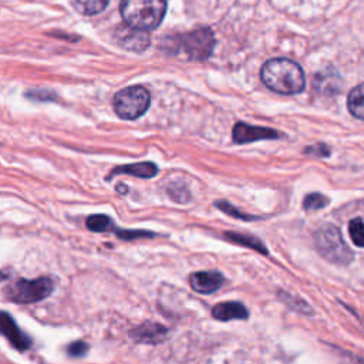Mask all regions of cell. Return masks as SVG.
<instances>
[{
    "label": "cell",
    "mask_w": 364,
    "mask_h": 364,
    "mask_svg": "<svg viewBox=\"0 0 364 364\" xmlns=\"http://www.w3.org/2000/svg\"><path fill=\"white\" fill-rule=\"evenodd\" d=\"M71 3L78 13L84 16H92L102 11L108 6L109 0H71Z\"/></svg>",
    "instance_id": "2e32d148"
},
{
    "label": "cell",
    "mask_w": 364,
    "mask_h": 364,
    "mask_svg": "<svg viewBox=\"0 0 364 364\" xmlns=\"http://www.w3.org/2000/svg\"><path fill=\"white\" fill-rule=\"evenodd\" d=\"M317 252L331 263L346 266L353 260V252L344 242L341 232L334 225H324L314 233Z\"/></svg>",
    "instance_id": "3957f363"
},
{
    "label": "cell",
    "mask_w": 364,
    "mask_h": 364,
    "mask_svg": "<svg viewBox=\"0 0 364 364\" xmlns=\"http://www.w3.org/2000/svg\"><path fill=\"white\" fill-rule=\"evenodd\" d=\"M172 43L173 48L186 55V58L202 61L212 54L215 47V36L210 28L200 27L175 37Z\"/></svg>",
    "instance_id": "5b68a950"
},
{
    "label": "cell",
    "mask_w": 364,
    "mask_h": 364,
    "mask_svg": "<svg viewBox=\"0 0 364 364\" xmlns=\"http://www.w3.org/2000/svg\"><path fill=\"white\" fill-rule=\"evenodd\" d=\"M114 233L125 240H131V239H138V237H152L155 236V233L148 232V230H124V229H114Z\"/></svg>",
    "instance_id": "44dd1931"
},
{
    "label": "cell",
    "mask_w": 364,
    "mask_h": 364,
    "mask_svg": "<svg viewBox=\"0 0 364 364\" xmlns=\"http://www.w3.org/2000/svg\"><path fill=\"white\" fill-rule=\"evenodd\" d=\"M129 334L138 343L155 344L166 338L168 330L158 323H144L142 326L134 328Z\"/></svg>",
    "instance_id": "8fae6325"
},
{
    "label": "cell",
    "mask_w": 364,
    "mask_h": 364,
    "mask_svg": "<svg viewBox=\"0 0 364 364\" xmlns=\"http://www.w3.org/2000/svg\"><path fill=\"white\" fill-rule=\"evenodd\" d=\"M232 136H233V141L237 144H247V142H255L260 139H276L279 138V132L272 128L255 127V125H247L245 122H237L233 127Z\"/></svg>",
    "instance_id": "52a82bcc"
},
{
    "label": "cell",
    "mask_w": 364,
    "mask_h": 364,
    "mask_svg": "<svg viewBox=\"0 0 364 364\" xmlns=\"http://www.w3.org/2000/svg\"><path fill=\"white\" fill-rule=\"evenodd\" d=\"M348 232H350V237L353 240L354 245L364 247V222L360 218L351 219L350 225H348Z\"/></svg>",
    "instance_id": "ac0fdd59"
},
{
    "label": "cell",
    "mask_w": 364,
    "mask_h": 364,
    "mask_svg": "<svg viewBox=\"0 0 364 364\" xmlns=\"http://www.w3.org/2000/svg\"><path fill=\"white\" fill-rule=\"evenodd\" d=\"M225 237L235 243V245H240V246H246L250 247L259 253L267 255V249L264 246V243L262 240H259L256 236L252 235H246V233H237V232H225Z\"/></svg>",
    "instance_id": "5bb4252c"
},
{
    "label": "cell",
    "mask_w": 364,
    "mask_h": 364,
    "mask_svg": "<svg viewBox=\"0 0 364 364\" xmlns=\"http://www.w3.org/2000/svg\"><path fill=\"white\" fill-rule=\"evenodd\" d=\"M306 154H313V155L324 156V155H328V149L324 145H314V146H309L306 149Z\"/></svg>",
    "instance_id": "603a6c76"
},
{
    "label": "cell",
    "mask_w": 364,
    "mask_h": 364,
    "mask_svg": "<svg viewBox=\"0 0 364 364\" xmlns=\"http://www.w3.org/2000/svg\"><path fill=\"white\" fill-rule=\"evenodd\" d=\"M88 351V344L85 341H74L67 347V353L70 357H82Z\"/></svg>",
    "instance_id": "7402d4cb"
},
{
    "label": "cell",
    "mask_w": 364,
    "mask_h": 364,
    "mask_svg": "<svg viewBox=\"0 0 364 364\" xmlns=\"http://www.w3.org/2000/svg\"><path fill=\"white\" fill-rule=\"evenodd\" d=\"M87 228L92 232H114L115 226L107 215H92L87 218Z\"/></svg>",
    "instance_id": "e0dca14e"
},
{
    "label": "cell",
    "mask_w": 364,
    "mask_h": 364,
    "mask_svg": "<svg viewBox=\"0 0 364 364\" xmlns=\"http://www.w3.org/2000/svg\"><path fill=\"white\" fill-rule=\"evenodd\" d=\"M117 40L122 47H125L131 51H142L149 44V37L146 36L145 31L134 28L128 24L125 27L118 28Z\"/></svg>",
    "instance_id": "30bf717a"
},
{
    "label": "cell",
    "mask_w": 364,
    "mask_h": 364,
    "mask_svg": "<svg viewBox=\"0 0 364 364\" xmlns=\"http://www.w3.org/2000/svg\"><path fill=\"white\" fill-rule=\"evenodd\" d=\"M263 84L279 94H297L304 88V74L300 65L287 58H272L266 61L260 71Z\"/></svg>",
    "instance_id": "6da1fadb"
},
{
    "label": "cell",
    "mask_w": 364,
    "mask_h": 364,
    "mask_svg": "<svg viewBox=\"0 0 364 364\" xmlns=\"http://www.w3.org/2000/svg\"><path fill=\"white\" fill-rule=\"evenodd\" d=\"M149 91L141 85H131L122 88L114 95L112 105L119 118L136 119L149 108Z\"/></svg>",
    "instance_id": "8992f818"
},
{
    "label": "cell",
    "mask_w": 364,
    "mask_h": 364,
    "mask_svg": "<svg viewBox=\"0 0 364 364\" xmlns=\"http://www.w3.org/2000/svg\"><path fill=\"white\" fill-rule=\"evenodd\" d=\"M347 105L354 117L364 119V82L350 91Z\"/></svg>",
    "instance_id": "9a60e30c"
},
{
    "label": "cell",
    "mask_w": 364,
    "mask_h": 364,
    "mask_svg": "<svg viewBox=\"0 0 364 364\" xmlns=\"http://www.w3.org/2000/svg\"><path fill=\"white\" fill-rule=\"evenodd\" d=\"M54 290V282L50 277H37L33 280L18 279L11 282L4 294L9 300L17 304H30L37 303L48 297Z\"/></svg>",
    "instance_id": "277c9868"
},
{
    "label": "cell",
    "mask_w": 364,
    "mask_h": 364,
    "mask_svg": "<svg viewBox=\"0 0 364 364\" xmlns=\"http://www.w3.org/2000/svg\"><path fill=\"white\" fill-rule=\"evenodd\" d=\"M212 316L220 321L246 320L249 317L247 309L239 301H223L212 309Z\"/></svg>",
    "instance_id": "7c38bea8"
},
{
    "label": "cell",
    "mask_w": 364,
    "mask_h": 364,
    "mask_svg": "<svg viewBox=\"0 0 364 364\" xmlns=\"http://www.w3.org/2000/svg\"><path fill=\"white\" fill-rule=\"evenodd\" d=\"M215 206H218L223 213L229 215V216H233V218H239V219H246V220H252V219H257L256 216H252V215H245L242 213L239 209H236L235 206H232L230 203L225 202V200H219L215 203Z\"/></svg>",
    "instance_id": "ffe728a7"
},
{
    "label": "cell",
    "mask_w": 364,
    "mask_h": 364,
    "mask_svg": "<svg viewBox=\"0 0 364 364\" xmlns=\"http://www.w3.org/2000/svg\"><path fill=\"white\" fill-rule=\"evenodd\" d=\"M328 203V199L321 193H310L304 198L303 208L306 210H318Z\"/></svg>",
    "instance_id": "d6986e66"
},
{
    "label": "cell",
    "mask_w": 364,
    "mask_h": 364,
    "mask_svg": "<svg viewBox=\"0 0 364 364\" xmlns=\"http://www.w3.org/2000/svg\"><path fill=\"white\" fill-rule=\"evenodd\" d=\"M225 283V277L220 272L209 270V272H196L191 274L189 284L191 287L200 294H212L219 290Z\"/></svg>",
    "instance_id": "ba28073f"
},
{
    "label": "cell",
    "mask_w": 364,
    "mask_h": 364,
    "mask_svg": "<svg viewBox=\"0 0 364 364\" xmlns=\"http://www.w3.org/2000/svg\"><path fill=\"white\" fill-rule=\"evenodd\" d=\"M119 11L125 24L148 31L156 28L164 20L166 0H121Z\"/></svg>",
    "instance_id": "7a4b0ae2"
},
{
    "label": "cell",
    "mask_w": 364,
    "mask_h": 364,
    "mask_svg": "<svg viewBox=\"0 0 364 364\" xmlns=\"http://www.w3.org/2000/svg\"><path fill=\"white\" fill-rule=\"evenodd\" d=\"M118 173H127L131 176L149 179L158 173V168L154 162H138V164H129V165H119L109 172L108 179L112 175H118Z\"/></svg>",
    "instance_id": "4fadbf2b"
},
{
    "label": "cell",
    "mask_w": 364,
    "mask_h": 364,
    "mask_svg": "<svg viewBox=\"0 0 364 364\" xmlns=\"http://www.w3.org/2000/svg\"><path fill=\"white\" fill-rule=\"evenodd\" d=\"M0 330L3 336L14 346V348L20 351H26L31 346L30 337H27L16 324V321L6 313L3 311L0 314Z\"/></svg>",
    "instance_id": "9c48e42d"
}]
</instances>
